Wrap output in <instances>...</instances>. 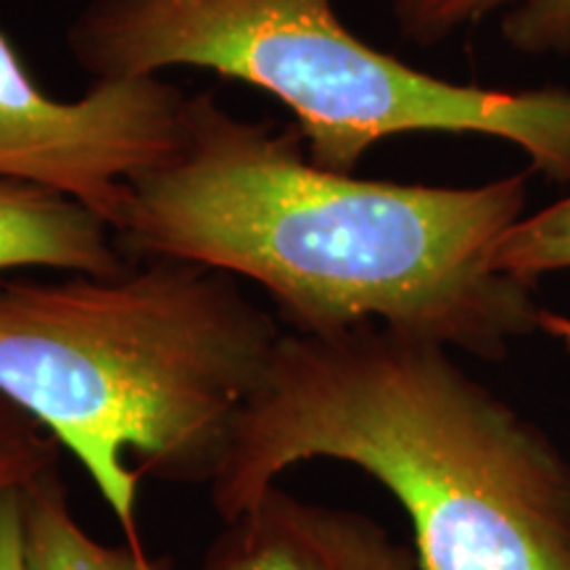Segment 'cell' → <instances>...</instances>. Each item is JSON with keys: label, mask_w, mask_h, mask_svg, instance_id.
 <instances>
[{"label": "cell", "mask_w": 570, "mask_h": 570, "mask_svg": "<svg viewBox=\"0 0 570 570\" xmlns=\"http://www.w3.org/2000/svg\"><path fill=\"white\" fill-rule=\"evenodd\" d=\"M525 185L529 173L473 188L331 173L304 159L296 125L248 122L196 92L177 151L127 185L114 235L125 254L248 277L288 331L381 323L499 362L541 317L533 285L494 267Z\"/></svg>", "instance_id": "1"}, {"label": "cell", "mask_w": 570, "mask_h": 570, "mask_svg": "<svg viewBox=\"0 0 570 570\" xmlns=\"http://www.w3.org/2000/svg\"><path fill=\"white\" fill-rule=\"evenodd\" d=\"M399 499L423 570H570V460L436 341L365 323L288 331L209 483L230 523L309 460Z\"/></svg>", "instance_id": "2"}, {"label": "cell", "mask_w": 570, "mask_h": 570, "mask_svg": "<svg viewBox=\"0 0 570 570\" xmlns=\"http://www.w3.org/2000/svg\"><path fill=\"white\" fill-rule=\"evenodd\" d=\"M283 331L223 269L0 285V394L80 460L125 533L142 475L209 487Z\"/></svg>", "instance_id": "3"}, {"label": "cell", "mask_w": 570, "mask_h": 570, "mask_svg": "<svg viewBox=\"0 0 570 570\" xmlns=\"http://www.w3.org/2000/svg\"><path fill=\"white\" fill-rule=\"evenodd\" d=\"M67 40L96 80L198 67L267 90L331 173L354 175L391 135L470 132L510 140L531 169L570 183V92L423 75L348 32L333 0H92Z\"/></svg>", "instance_id": "4"}, {"label": "cell", "mask_w": 570, "mask_h": 570, "mask_svg": "<svg viewBox=\"0 0 570 570\" xmlns=\"http://www.w3.org/2000/svg\"><path fill=\"white\" fill-rule=\"evenodd\" d=\"M188 98L159 77H135L59 101L0 32V177L80 198L117 227L132 177L180 146Z\"/></svg>", "instance_id": "5"}, {"label": "cell", "mask_w": 570, "mask_h": 570, "mask_svg": "<svg viewBox=\"0 0 570 570\" xmlns=\"http://www.w3.org/2000/svg\"><path fill=\"white\" fill-rule=\"evenodd\" d=\"M223 525L202 570H423L377 520L277 487Z\"/></svg>", "instance_id": "6"}, {"label": "cell", "mask_w": 570, "mask_h": 570, "mask_svg": "<svg viewBox=\"0 0 570 570\" xmlns=\"http://www.w3.org/2000/svg\"><path fill=\"white\" fill-rule=\"evenodd\" d=\"M19 267L88 277H119L130 269L114 227L80 198L0 177V273Z\"/></svg>", "instance_id": "7"}, {"label": "cell", "mask_w": 570, "mask_h": 570, "mask_svg": "<svg viewBox=\"0 0 570 570\" xmlns=\"http://www.w3.org/2000/svg\"><path fill=\"white\" fill-rule=\"evenodd\" d=\"M27 570H173L167 560L138 554L130 544H104L71 515L59 470L24 489Z\"/></svg>", "instance_id": "8"}, {"label": "cell", "mask_w": 570, "mask_h": 570, "mask_svg": "<svg viewBox=\"0 0 570 570\" xmlns=\"http://www.w3.org/2000/svg\"><path fill=\"white\" fill-rule=\"evenodd\" d=\"M494 267L531 285L570 273V196L512 225L494 248Z\"/></svg>", "instance_id": "9"}, {"label": "cell", "mask_w": 570, "mask_h": 570, "mask_svg": "<svg viewBox=\"0 0 570 570\" xmlns=\"http://www.w3.org/2000/svg\"><path fill=\"white\" fill-rule=\"evenodd\" d=\"M61 444L32 415L0 394V494L27 489L59 470Z\"/></svg>", "instance_id": "10"}, {"label": "cell", "mask_w": 570, "mask_h": 570, "mask_svg": "<svg viewBox=\"0 0 570 570\" xmlns=\"http://www.w3.org/2000/svg\"><path fill=\"white\" fill-rule=\"evenodd\" d=\"M518 3L523 0H396L394 13L399 30L410 40L420 46H436L460 27Z\"/></svg>", "instance_id": "11"}, {"label": "cell", "mask_w": 570, "mask_h": 570, "mask_svg": "<svg viewBox=\"0 0 570 570\" xmlns=\"http://www.w3.org/2000/svg\"><path fill=\"white\" fill-rule=\"evenodd\" d=\"M502 35L523 53L570 51V0H523L502 19Z\"/></svg>", "instance_id": "12"}, {"label": "cell", "mask_w": 570, "mask_h": 570, "mask_svg": "<svg viewBox=\"0 0 570 570\" xmlns=\"http://www.w3.org/2000/svg\"><path fill=\"white\" fill-rule=\"evenodd\" d=\"M0 570H27L24 489L0 494Z\"/></svg>", "instance_id": "13"}, {"label": "cell", "mask_w": 570, "mask_h": 570, "mask_svg": "<svg viewBox=\"0 0 570 570\" xmlns=\"http://www.w3.org/2000/svg\"><path fill=\"white\" fill-rule=\"evenodd\" d=\"M539 327H541V331L552 333V336L562 338V344H566V346L570 348V320H568V317L552 315V312H544V309H541Z\"/></svg>", "instance_id": "14"}]
</instances>
